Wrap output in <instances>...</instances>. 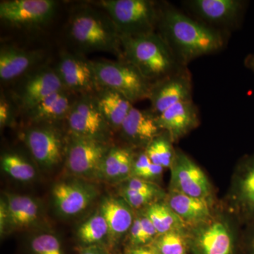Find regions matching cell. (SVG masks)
<instances>
[{
	"instance_id": "cell-1",
	"label": "cell",
	"mask_w": 254,
	"mask_h": 254,
	"mask_svg": "<svg viewBox=\"0 0 254 254\" xmlns=\"http://www.w3.org/2000/svg\"><path fill=\"white\" fill-rule=\"evenodd\" d=\"M159 34L183 66L200 57L223 49L226 37L222 31L196 21L168 4L160 6Z\"/></svg>"
},
{
	"instance_id": "cell-2",
	"label": "cell",
	"mask_w": 254,
	"mask_h": 254,
	"mask_svg": "<svg viewBox=\"0 0 254 254\" xmlns=\"http://www.w3.org/2000/svg\"><path fill=\"white\" fill-rule=\"evenodd\" d=\"M68 36L81 53L108 52L123 60L121 36L107 13L91 7L75 10L68 21Z\"/></svg>"
},
{
	"instance_id": "cell-3",
	"label": "cell",
	"mask_w": 254,
	"mask_h": 254,
	"mask_svg": "<svg viewBox=\"0 0 254 254\" xmlns=\"http://www.w3.org/2000/svg\"><path fill=\"white\" fill-rule=\"evenodd\" d=\"M123 60L135 66L152 83L186 66L177 61L170 47L156 32L121 36Z\"/></svg>"
},
{
	"instance_id": "cell-4",
	"label": "cell",
	"mask_w": 254,
	"mask_h": 254,
	"mask_svg": "<svg viewBox=\"0 0 254 254\" xmlns=\"http://www.w3.org/2000/svg\"><path fill=\"white\" fill-rule=\"evenodd\" d=\"M100 6L109 15L121 36L153 33L158 27L160 6L150 0H103Z\"/></svg>"
},
{
	"instance_id": "cell-5",
	"label": "cell",
	"mask_w": 254,
	"mask_h": 254,
	"mask_svg": "<svg viewBox=\"0 0 254 254\" xmlns=\"http://www.w3.org/2000/svg\"><path fill=\"white\" fill-rule=\"evenodd\" d=\"M100 88L123 95L131 103L148 99L152 83L125 60L91 61Z\"/></svg>"
},
{
	"instance_id": "cell-6",
	"label": "cell",
	"mask_w": 254,
	"mask_h": 254,
	"mask_svg": "<svg viewBox=\"0 0 254 254\" xmlns=\"http://www.w3.org/2000/svg\"><path fill=\"white\" fill-rule=\"evenodd\" d=\"M188 237L190 254H238L240 237L222 220L192 227Z\"/></svg>"
},
{
	"instance_id": "cell-7",
	"label": "cell",
	"mask_w": 254,
	"mask_h": 254,
	"mask_svg": "<svg viewBox=\"0 0 254 254\" xmlns=\"http://www.w3.org/2000/svg\"><path fill=\"white\" fill-rule=\"evenodd\" d=\"M66 120L72 136L107 141L111 127L98 108L94 95L76 98Z\"/></svg>"
},
{
	"instance_id": "cell-8",
	"label": "cell",
	"mask_w": 254,
	"mask_h": 254,
	"mask_svg": "<svg viewBox=\"0 0 254 254\" xmlns=\"http://www.w3.org/2000/svg\"><path fill=\"white\" fill-rule=\"evenodd\" d=\"M170 190L196 198H210L212 187L208 177L196 163L182 150H175L170 167Z\"/></svg>"
},
{
	"instance_id": "cell-9",
	"label": "cell",
	"mask_w": 254,
	"mask_h": 254,
	"mask_svg": "<svg viewBox=\"0 0 254 254\" xmlns=\"http://www.w3.org/2000/svg\"><path fill=\"white\" fill-rule=\"evenodd\" d=\"M56 9L53 0H9L0 3V18L18 28L38 27L49 22Z\"/></svg>"
},
{
	"instance_id": "cell-10",
	"label": "cell",
	"mask_w": 254,
	"mask_h": 254,
	"mask_svg": "<svg viewBox=\"0 0 254 254\" xmlns=\"http://www.w3.org/2000/svg\"><path fill=\"white\" fill-rule=\"evenodd\" d=\"M55 70L65 89L73 93L94 95L101 88L91 61L83 55L64 52Z\"/></svg>"
},
{
	"instance_id": "cell-11",
	"label": "cell",
	"mask_w": 254,
	"mask_h": 254,
	"mask_svg": "<svg viewBox=\"0 0 254 254\" xmlns=\"http://www.w3.org/2000/svg\"><path fill=\"white\" fill-rule=\"evenodd\" d=\"M230 198L232 208L240 221L254 220V153L247 155L237 164L232 177Z\"/></svg>"
},
{
	"instance_id": "cell-12",
	"label": "cell",
	"mask_w": 254,
	"mask_h": 254,
	"mask_svg": "<svg viewBox=\"0 0 254 254\" xmlns=\"http://www.w3.org/2000/svg\"><path fill=\"white\" fill-rule=\"evenodd\" d=\"M110 149L107 142L71 135L66 148V166L74 175L88 176L100 171Z\"/></svg>"
},
{
	"instance_id": "cell-13",
	"label": "cell",
	"mask_w": 254,
	"mask_h": 254,
	"mask_svg": "<svg viewBox=\"0 0 254 254\" xmlns=\"http://www.w3.org/2000/svg\"><path fill=\"white\" fill-rule=\"evenodd\" d=\"M148 99L156 116L174 105L192 99V80L187 67L152 83Z\"/></svg>"
},
{
	"instance_id": "cell-14",
	"label": "cell",
	"mask_w": 254,
	"mask_h": 254,
	"mask_svg": "<svg viewBox=\"0 0 254 254\" xmlns=\"http://www.w3.org/2000/svg\"><path fill=\"white\" fill-rule=\"evenodd\" d=\"M185 3L201 22L221 27L238 26L248 4L243 0H190Z\"/></svg>"
},
{
	"instance_id": "cell-15",
	"label": "cell",
	"mask_w": 254,
	"mask_h": 254,
	"mask_svg": "<svg viewBox=\"0 0 254 254\" xmlns=\"http://www.w3.org/2000/svg\"><path fill=\"white\" fill-rule=\"evenodd\" d=\"M65 89L56 70L43 66L32 70L18 88L20 106L28 112L49 95Z\"/></svg>"
},
{
	"instance_id": "cell-16",
	"label": "cell",
	"mask_w": 254,
	"mask_h": 254,
	"mask_svg": "<svg viewBox=\"0 0 254 254\" xmlns=\"http://www.w3.org/2000/svg\"><path fill=\"white\" fill-rule=\"evenodd\" d=\"M24 138L32 156L43 168H54L63 160V136L54 127H33L26 131Z\"/></svg>"
},
{
	"instance_id": "cell-17",
	"label": "cell",
	"mask_w": 254,
	"mask_h": 254,
	"mask_svg": "<svg viewBox=\"0 0 254 254\" xmlns=\"http://www.w3.org/2000/svg\"><path fill=\"white\" fill-rule=\"evenodd\" d=\"M53 200L64 216H73L88 208L96 197L93 187L80 182H62L53 187Z\"/></svg>"
},
{
	"instance_id": "cell-18",
	"label": "cell",
	"mask_w": 254,
	"mask_h": 254,
	"mask_svg": "<svg viewBox=\"0 0 254 254\" xmlns=\"http://www.w3.org/2000/svg\"><path fill=\"white\" fill-rule=\"evenodd\" d=\"M119 131L131 145L145 148L164 131L151 110H142L133 106Z\"/></svg>"
},
{
	"instance_id": "cell-19",
	"label": "cell",
	"mask_w": 254,
	"mask_h": 254,
	"mask_svg": "<svg viewBox=\"0 0 254 254\" xmlns=\"http://www.w3.org/2000/svg\"><path fill=\"white\" fill-rule=\"evenodd\" d=\"M160 128L176 142L186 136L200 123L199 113L193 100L180 102L157 116Z\"/></svg>"
},
{
	"instance_id": "cell-20",
	"label": "cell",
	"mask_w": 254,
	"mask_h": 254,
	"mask_svg": "<svg viewBox=\"0 0 254 254\" xmlns=\"http://www.w3.org/2000/svg\"><path fill=\"white\" fill-rule=\"evenodd\" d=\"M42 53L28 51L12 46H4L0 50V78L8 82L27 74L41 61Z\"/></svg>"
},
{
	"instance_id": "cell-21",
	"label": "cell",
	"mask_w": 254,
	"mask_h": 254,
	"mask_svg": "<svg viewBox=\"0 0 254 254\" xmlns=\"http://www.w3.org/2000/svg\"><path fill=\"white\" fill-rule=\"evenodd\" d=\"M167 203L185 225L193 227L212 218L210 200L170 190Z\"/></svg>"
},
{
	"instance_id": "cell-22",
	"label": "cell",
	"mask_w": 254,
	"mask_h": 254,
	"mask_svg": "<svg viewBox=\"0 0 254 254\" xmlns=\"http://www.w3.org/2000/svg\"><path fill=\"white\" fill-rule=\"evenodd\" d=\"M72 92L64 89L49 95L46 99L26 112L33 123L39 124L58 121L67 118L76 98Z\"/></svg>"
},
{
	"instance_id": "cell-23",
	"label": "cell",
	"mask_w": 254,
	"mask_h": 254,
	"mask_svg": "<svg viewBox=\"0 0 254 254\" xmlns=\"http://www.w3.org/2000/svg\"><path fill=\"white\" fill-rule=\"evenodd\" d=\"M100 211L106 220L109 235L115 242L129 232L135 218L131 207L125 200L112 197L105 198Z\"/></svg>"
},
{
	"instance_id": "cell-24",
	"label": "cell",
	"mask_w": 254,
	"mask_h": 254,
	"mask_svg": "<svg viewBox=\"0 0 254 254\" xmlns=\"http://www.w3.org/2000/svg\"><path fill=\"white\" fill-rule=\"evenodd\" d=\"M94 97L98 108L111 128L120 130L133 108V103L123 95L108 88H100Z\"/></svg>"
},
{
	"instance_id": "cell-25",
	"label": "cell",
	"mask_w": 254,
	"mask_h": 254,
	"mask_svg": "<svg viewBox=\"0 0 254 254\" xmlns=\"http://www.w3.org/2000/svg\"><path fill=\"white\" fill-rule=\"evenodd\" d=\"M5 201L9 213V227L11 228H27L39 219L40 205L32 197L8 193Z\"/></svg>"
},
{
	"instance_id": "cell-26",
	"label": "cell",
	"mask_w": 254,
	"mask_h": 254,
	"mask_svg": "<svg viewBox=\"0 0 254 254\" xmlns=\"http://www.w3.org/2000/svg\"><path fill=\"white\" fill-rule=\"evenodd\" d=\"M145 215L149 218L158 235L186 227L185 222L165 202H154L148 205Z\"/></svg>"
},
{
	"instance_id": "cell-27",
	"label": "cell",
	"mask_w": 254,
	"mask_h": 254,
	"mask_svg": "<svg viewBox=\"0 0 254 254\" xmlns=\"http://www.w3.org/2000/svg\"><path fill=\"white\" fill-rule=\"evenodd\" d=\"M185 230H173L158 235L150 246L158 254H189L188 232Z\"/></svg>"
},
{
	"instance_id": "cell-28",
	"label": "cell",
	"mask_w": 254,
	"mask_h": 254,
	"mask_svg": "<svg viewBox=\"0 0 254 254\" xmlns=\"http://www.w3.org/2000/svg\"><path fill=\"white\" fill-rule=\"evenodd\" d=\"M108 235H109V227L100 211L83 222L77 232L78 240L84 247L100 245V242Z\"/></svg>"
},
{
	"instance_id": "cell-29",
	"label": "cell",
	"mask_w": 254,
	"mask_h": 254,
	"mask_svg": "<svg viewBox=\"0 0 254 254\" xmlns=\"http://www.w3.org/2000/svg\"><path fill=\"white\" fill-rule=\"evenodd\" d=\"M173 144L168 133L163 131L150 142L144 151L153 164L163 168H170L175 153Z\"/></svg>"
},
{
	"instance_id": "cell-30",
	"label": "cell",
	"mask_w": 254,
	"mask_h": 254,
	"mask_svg": "<svg viewBox=\"0 0 254 254\" xmlns=\"http://www.w3.org/2000/svg\"><path fill=\"white\" fill-rule=\"evenodd\" d=\"M1 168L14 180L29 182L36 176L34 167L17 153H6L1 158Z\"/></svg>"
},
{
	"instance_id": "cell-31",
	"label": "cell",
	"mask_w": 254,
	"mask_h": 254,
	"mask_svg": "<svg viewBox=\"0 0 254 254\" xmlns=\"http://www.w3.org/2000/svg\"><path fill=\"white\" fill-rule=\"evenodd\" d=\"M31 254H64L61 241L51 233H41L30 241Z\"/></svg>"
},
{
	"instance_id": "cell-32",
	"label": "cell",
	"mask_w": 254,
	"mask_h": 254,
	"mask_svg": "<svg viewBox=\"0 0 254 254\" xmlns=\"http://www.w3.org/2000/svg\"><path fill=\"white\" fill-rule=\"evenodd\" d=\"M127 150V148L120 147L110 148L100 168V172L103 173L107 179L119 180L122 162Z\"/></svg>"
},
{
	"instance_id": "cell-33",
	"label": "cell",
	"mask_w": 254,
	"mask_h": 254,
	"mask_svg": "<svg viewBox=\"0 0 254 254\" xmlns=\"http://www.w3.org/2000/svg\"><path fill=\"white\" fill-rule=\"evenodd\" d=\"M124 188L140 192V193L153 195L158 197V198H162L166 196L163 190H161L158 185H155L153 182L136 178V177H131V178L128 179Z\"/></svg>"
},
{
	"instance_id": "cell-34",
	"label": "cell",
	"mask_w": 254,
	"mask_h": 254,
	"mask_svg": "<svg viewBox=\"0 0 254 254\" xmlns=\"http://www.w3.org/2000/svg\"><path fill=\"white\" fill-rule=\"evenodd\" d=\"M122 197L123 200L131 208H140L141 207L148 206L154 203V200L159 199L158 197L148 193H140L124 188L122 190Z\"/></svg>"
},
{
	"instance_id": "cell-35",
	"label": "cell",
	"mask_w": 254,
	"mask_h": 254,
	"mask_svg": "<svg viewBox=\"0 0 254 254\" xmlns=\"http://www.w3.org/2000/svg\"><path fill=\"white\" fill-rule=\"evenodd\" d=\"M238 254H254V220L247 224L240 236Z\"/></svg>"
},
{
	"instance_id": "cell-36",
	"label": "cell",
	"mask_w": 254,
	"mask_h": 254,
	"mask_svg": "<svg viewBox=\"0 0 254 254\" xmlns=\"http://www.w3.org/2000/svg\"><path fill=\"white\" fill-rule=\"evenodd\" d=\"M143 232V245L150 246L158 236V232L149 218L145 215H139Z\"/></svg>"
},
{
	"instance_id": "cell-37",
	"label": "cell",
	"mask_w": 254,
	"mask_h": 254,
	"mask_svg": "<svg viewBox=\"0 0 254 254\" xmlns=\"http://www.w3.org/2000/svg\"><path fill=\"white\" fill-rule=\"evenodd\" d=\"M130 247H144L140 216H136L129 230Z\"/></svg>"
},
{
	"instance_id": "cell-38",
	"label": "cell",
	"mask_w": 254,
	"mask_h": 254,
	"mask_svg": "<svg viewBox=\"0 0 254 254\" xmlns=\"http://www.w3.org/2000/svg\"><path fill=\"white\" fill-rule=\"evenodd\" d=\"M164 169L165 168L160 166V165L152 163L150 164L149 166L143 169L141 171L133 174L131 177L150 182V180H155V179H158L161 176L163 175Z\"/></svg>"
},
{
	"instance_id": "cell-39",
	"label": "cell",
	"mask_w": 254,
	"mask_h": 254,
	"mask_svg": "<svg viewBox=\"0 0 254 254\" xmlns=\"http://www.w3.org/2000/svg\"><path fill=\"white\" fill-rule=\"evenodd\" d=\"M12 115V108L9 102L5 98V97H1L0 100V125L1 127L7 125L11 120Z\"/></svg>"
},
{
	"instance_id": "cell-40",
	"label": "cell",
	"mask_w": 254,
	"mask_h": 254,
	"mask_svg": "<svg viewBox=\"0 0 254 254\" xmlns=\"http://www.w3.org/2000/svg\"><path fill=\"white\" fill-rule=\"evenodd\" d=\"M9 227V213H8L7 206L6 201L1 200L0 206V230L1 235H4L5 232Z\"/></svg>"
},
{
	"instance_id": "cell-41",
	"label": "cell",
	"mask_w": 254,
	"mask_h": 254,
	"mask_svg": "<svg viewBox=\"0 0 254 254\" xmlns=\"http://www.w3.org/2000/svg\"><path fill=\"white\" fill-rule=\"evenodd\" d=\"M78 254H110V253L102 245H93L82 247Z\"/></svg>"
},
{
	"instance_id": "cell-42",
	"label": "cell",
	"mask_w": 254,
	"mask_h": 254,
	"mask_svg": "<svg viewBox=\"0 0 254 254\" xmlns=\"http://www.w3.org/2000/svg\"><path fill=\"white\" fill-rule=\"evenodd\" d=\"M127 254H158L151 246L144 247H129Z\"/></svg>"
},
{
	"instance_id": "cell-43",
	"label": "cell",
	"mask_w": 254,
	"mask_h": 254,
	"mask_svg": "<svg viewBox=\"0 0 254 254\" xmlns=\"http://www.w3.org/2000/svg\"><path fill=\"white\" fill-rule=\"evenodd\" d=\"M245 66L254 73V53L247 55L245 60Z\"/></svg>"
}]
</instances>
